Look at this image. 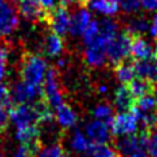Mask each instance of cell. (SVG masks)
Here are the masks:
<instances>
[{"label":"cell","mask_w":157,"mask_h":157,"mask_svg":"<svg viewBox=\"0 0 157 157\" xmlns=\"http://www.w3.org/2000/svg\"><path fill=\"white\" fill-rule=\"evenodd\" d=\"M47 63L42 56L27 53L21 63V78L22 81L35 86H42L47 73Z\"/></svg>","instance_id":"1"},{"label":"cell","mask_w":157,"mask_h":157,"mask_svg":"<svg viewBox=\"0 0 157 157\" xmlns=\"http://www.w3.org/2000/svg\"><path fill=\"white\" fill-rule=\"evenodd\" d=\"M132 38L134 36L127 30H123L106 44V60L110 65H120L130 56Z\"/></svg>","instance_id":"2"},{"label":"cell","mask_w":157,"mask_h":157,"mask_svg":"<svg viewBox=\"0 0 157 157\" xmlns=\"http://www.w3.org/2000/svg\"><path fill=\"white\" fill-rule=\"evenodd\" d=\"M9 91H10L12 101L16 105H18V104H31V103H35V101H38V100L43 99L42 86L31 85V83H27V82L22 81V79L20 82H16Z\"/></svg>","instance_id":"3"},{"label":"cell","mask_w":157,"mask_h":157,"mask_svg":"<svg viewBox=\"0 0 157 157\" xmlns=\"http://www.w3.org/2000/svg\"><path fill=\"white\" fill-rule=\"evenodd\" d=\"M108 126H109L110 134L120 138V136L135 134L139 127V121L131 110L122 112V113H118L110 120Z\"/></svg>","instance_id":"4"},{"label":"cell","mask_w":157,"mask_h":157,"mask_svg":"<svg viewBox=\"0 0 157 157\" xmlns=\"http://www.w3.org/2000/svg\"><path fill=\"white\" fill-rule=\"evenodd\" d=\"M43 99L48 103L51 108H57L64 103L63 92L59 86V77L55 68H49L46 73V78L43 82Z\"/></svg>","instance_id":"5"},{"label":"cell","mask_w":157,"mask_h":157,"mask_svg":"<svg viewBox=\"0 0 157 157\" xmlns=\"http://www.w3.org/2000/svg\"><path fill=\"white\" fill-rule=\"evenodd\" d=\"M70 18L71 14L66 9L65 5H57V7L48 10L46 22L48 24L52 33L60 36H65L70 29Z\"/></svg>","instance_id":"6"},{"label":"cell","mask_w":157,"mask_h":157,"mask_svg":"<svg viewBox=\"0 0 157 157\" xmlns=\"http://www.w3.org/2000/svg\"><path fill=\"white\" fill-rule=\"evenodd\" d=\"M149 131L142 130L140 132L131 134V135L120 136L116 142V149L122 156L130 157L135 151L138 149H147V142H148Z\"/></svg>","instance_id":"7"},{"label":"cell","mask_w":157,"mask_h":157,"mask_svg":"<svg viewBox=\"0 0 157 157\" xmlns=\"http://www.w3.org/2000/svg\"><path fill=\"white\" fill-rule=\"evenodd\" d=\"M18 10L10 2H0V38L10 35L18 27Z\"/></svg>","instance_id":"8"},{"label":"cell","mask_w":157,"mask_h":157,"mask_svg":"<svg viewBox=\"0 0 157 157\" xmlns=\"http://www.w3.org/2000/svg\"><path fill=\"white\" fill-rule=\"evenodd\" d=\"M9 120L17 128L27 125H36L38 116L33 104H18L12 106L9 112Z\"/></svg>","instance_id":"9"},{"label":"cell","mask_w":157,"mask_h":157,"mask_svg":"<svg viewBox=\"0 0 157 157\" xmlns=\"http://www.w3.org/2000/svg\"><path fill=\"white\" fill-rule=\"evenodd\" d=\"M85 134L92 144H104L110 138V130L106 122L94 120L86 123Z\"/></svg>","instance_id":"10"},{"label":"cell","mask_w":157,"mask_h":157,"mask_svg":"<svg viewBox=\"0 0 157 157\" xmlns=\"http://www.w3.org/2000/svg\"><path fill=\"white\" fill-rule=\"evenodd\" d=\"M18 12L30 22H46L48 10L44 9L36 0H20Z\"/></svg>","instance_id":"11"},{"label":"cell","mask_w":157,"mask_h":157,"mask_svg":"<svg viewBox=\"0 0 157 157\" xmlns=\"http://www.w3.org/2000/svg\"><path fill=\"white\" fill-rule=\"evenodd\" d=\"M85 60L92 68H100V66H103L106 60V44L101 40H99V39H96L91 44L86 46Z\"/></svg>","instance_id":"12"},{"label":"cell","mask_w":157,"mask_h":157,"mask_svg":"<svg viewBox=\"0 0 157 157\" xmlns=\"http://www.w3.org/2000/svg\"><path fill=\"white\" fill-rule=\"evenodd\" d=\"M130 56L135 61L152 59L155 56V47L143 36H134L131 42Z\"/></svg>","instance_id":"13"},{"label":"cell","mask_w":157,"mask_h":157,"mask_svg":"<svg viewBox=\"0 0 157 157\" xmlns=\"http://www.w3.org/2000/svg\"><path fill=\"white\" fill-rule=\"evenodd\" d=\"M91 13L86 8H79L71 14L70 18V29L69 33L73 36H82L83 31L91 22Z\"/></svg>","instance_id":"14"},{"label":"cell","mask_w":157,"mask_h":157,"mask_svg":"<svg viewBox=\"0 0 157 157\" xmlns=\"http://www.w3.org/2000/svg\"><path fill=\"white\" fill-rule=\"evenodd\" d=\"M135 98L132 96L131 91L128 90L127 85H122L114 94V108L122 113V112H130L135 105Z\"/></svg>","instance_id":"15"},{"label":"cell","mask_w":157,"mask_h":157,"mask_svg":"<svg viewBox=\"0 0 157 157\" xmlns=\"http://www.w3.org/2000/svg\"><path fill=\"white\" fill-rule=\"evenodd\" d=\"M134 68L138 78L142 79H147L153 82L155 85L157 83V73H156V61L155 57L148 60H140L134 63Z\"/></svg>","instance_id":"16"},{"label":"cell","mask_w":157,"mask_h":157,"mask_svg":"<svg viewBox=\"0 0 157 157\" xmlns=\"http://www.w3.org/2000/svg\"><path fill=\"white\" fill-rule=\"evenodd\" d=\"M64 51V42L63 36H60L55 33L48 34L43 40V53L48 57H56L60 56Z\"/></svg>","instance_id":"17"},{"label":"cell","mask_w":157,"mask_h":157,"mask_svg":"<svg viewBox=\"0 0 157 157\" xmlns=\"http://www.w3.org/2000/svg\"><path fill=\"white\" fill-rule=\"evenodd\" d=\"M99 22V40L104 42L105 44H108L112 39H113L117 34H118V24L112 20L110 17L101 18Z\"/></svg>","instance_id":"18"},{"label":"cell","mask_w":157,"mask_h":157,"mask_svg":"<svg viewBox=\"0 0 157 157\" xmlns=\"http://www.w3.org/2000/svg\"><path fill=\"white\" fill-rule=\"evenodd\" d=\"M56 121L59 122V125L63 128H70L74 127L77 123V114L68 104L63 103L56 108Z\"/></svg>","instance_id":"19"},{"label":"cell","mask_w":157,"mask_h":157,"mask_svg":"<svg viewBox=\"0 0 157 157\" xmlns=\"http://www.w3.org/2000/svg\"><path fill=\"white\" fill-rule=\"evenodd\" d=\"M127 87L131 91L132 96L135 98V100L143 98L148 94L156 92V86H155L153 82L147 81V79H142V78H138V77L128 83Z\"/></svg>","instance_id":"20"},{"label":"cell","mask_w":157,"mask_h":157,"mask_svg":"<svg viewBox=\"0 0 157 157\" xmlns=\"http://www.w3.org/2000/svg\"><path fill=\"white\" fill-rule=\"evenodd\" d=\"M90 7L92 10L98 13H101L106 17L114 16L120 9V2L118 0H92L90 3Z\"/></svg>","instance_id":"21"},{"label":"cell","mask_w":157,"mask_h":157,"mask_svg":"<svg viewBox=\"0 0 157 157\" xmlns=\"http://www.w3.org/2000/svg\"><path fill=\"white\" fill-rule=\"evenodd\" d=\"M149 24L151 21L144 17V16H136V17L130 18V21L127 22L126 30L130 33L132 36H143L149 30Z\"/></svg>","instance_id":"22"},{"label":"cell","mask_w":157,"mask_h":157,"mask_svg":"<svg viewBox=\"0 0 157 157\" xmlns=\"http://www.w3.org/2000/svg\"><path fill=\"white\" fill-rule=\"evenodd\" d=\"M39 134H40V130H39L38 125H27V126L17 127L16 138H17L18 142H21V144H26L39 140Z\"/></svg>","instance_id":"23"},{"label":"cell","mask_w":157,"mask_h":157,"mask_svg":"<svg viewBox=\"0 0 157 157\" xmlns=\"http://www.w3.org/2000/svg\"><path fill=\"white\" fill-rule=\"evenodd\" d=\"M114 73L116 77L122 85H128L132 79L136 78V73L135 68H134V63H121L120 65L114 66Z\"/></svg>","instance_id":"24"},{"label":"cell","mask_w":157,"mask_h":157,"mask_svg":"<svg viewBox=\"0 0 157 157\" xmlns=\"http://www.w3.org/2000/svg\"><path fill=\"white\" fill-rule=\"evenodd\" d=\"M70 145L77 152H88V149L91 148V142L86 136V134H83L79 130H75L70 139Z\"/></svg>","instance_id":"25"},{"label":"cell","mask_w":157,"mask_h":157,"mask_svg":"<svg viewBox=\"0 0 157 157\" xmlns=\"http://www.w3.org/2000/svg\"><path fill=\"white\" fill-rule=\"evenodd\" d=\"M88 153L91 157H120L118 151L116 148H112L106 143L91 144V148L88 149Z\"/></svg>","instance_id":"26"},{"label":"cell","mask_w":157,"mask_h":157,"mask_svg":"<svg viewBox=\"0 0 157 157\" xmlns=\"http://www.w3.org/2000/svg\"><path fill=\"white\" fill-rule=\"evenodd\" d=\"M94 117L99 121H103V122H106L109 123L110 120L113 118V108L106 104V103H100L98 104L96 106H95L94 109Z\"/></svg>","instance_id":"27"},{"label":"cell","mask_w":157,"mask_h":157,"mask_svg":"<svg viewBox=\"0 0 157 157\" xmlns=\"http://www.w3.org/2000/svg\"><path fill=\"white\" fill-rule=\"evenodd\" d=\"M99 36V22L98 21H91L90 25L86 27V30L83 31L82 34V39L85 42L86 46L91 44L92 42H95Z\"/></svg>","instance_id":"28"},{"label":"cell","mask_w":157,"mask_h":157,"mask_svg":"<svg viewBox=\"0 0 157 157\" xmlns=\"http://www.w3.org/2000/svg\"><path fill=\"white\" fill-rule=\"evenodd\" d=\"M64 155H65L64 148L61 147V144L56 143L42 148L36 153V157H64Z\"/></svg>","instance_id":"29"},{"label":"cell","mask_w":157,"mask_h":157,"mask_svg":"<svg viewBox=\"0 0 157 157\" xmlns=\"http://www.w3.org/2000/svg\"><path fill=\"white\" fill-rule=\"evenodd\" d=\"M147 152L149 157H157V131H149L147 142Z\"/></svg>","instance_id":"30"},{"label":"cell","mask_w":157,"mask_h":157,"mask_svg":"<svg viewBox=\"0 0 157 157\" xmlns=\"http://www.w3.org/2000/svg\"><path fill=\"white\" fill-rule=\"evenodd\" d=\"M120 7L126 13H135L140 8V0H118Z\"/></svg>","instance_id":"31"},{"label":"cell","mask_w":157,"mask_h":157,"mask_svg":"<svg viewBox=\"0 0 157 157\" xmlns=\"http://www.w3.org/2000/svg\"><path fill=\"white\" fill-rule=\"evenodd\" d=\"M7 63H8V49L0 44V83H2V81L5 77Z\"/></svg>","instance_id":"32"},{"label":"cell","mask_w":157,"mask_h":157,"mask_svg":"<svg viewBox=\"0 0 157 157\" xmlns=\"http://www.w3.org/2000/svg\"><path fill=\"white\" fill-rule=\"evenodd\" d=\"M12 108H4L0 106V134L5 131V128L8 126V121H9V112Z\"/></svg>","instance_id":"33"},{"label":"cell","mask_w":157,"mask_h":157,"mask_svg":"<svg viewBox=\"0 0 157 157\" xmlns=\"http://www.w3.org/2000/svg\"><path fill=\"white\" fill-rule=\"evenodd\" d=\"M140 7L147 12L157 10V0H140Z\"/></svg>","instance_id":"34"},{"label":"cell","mask_w":157,"mask_h":157,"mask_svg":"<svg viewBox=\"0 0 157 157\" xmlns=\"http://www.w3.org/2000/svg\"><path fill=\"white\" fill-rule=\"evenodd\" d=\"M149 35L152 36L155 40H157V13H155L151 18V24H149Z\"/></svg>","instance_id":"35"},{"label":"cell","mask_w":157,"mask_h":157,"mask_svg":"<svg viewBox=\"0 0 157 157\" xmlns=\"http://www.w3.org/2000/svg\"><path fill=\"white\" fill-rule=\"evenodd\" d=\"M36 2L46 10H51L52 8L56 7V0H36Z\"/></svg>","instance_id":"36"},{"label":"cell","mask_w":157,"mask_h":157,"mask_svg":"<svg viewBox=\"0 0 157 157\" xmlns=\"http://www.w3.org/2000/svg\"><path fill=\"white\" fill-rule=\"evenodd\" d=\"M130 157H149V155H148V152L145 149H138Z\"/></svg>","instance_id":"37"},{"label":"cell","mask_w":157,"mask_h":157,"mask_svg":"<svg viewBox=\"0 0 157 157\" xmlns=\"http://www.w3.org/2000/svg\"><path fill=\"white\" fill-rule=\"evenodd\" d=\"M60 2H61V5H69L77 2H82V0H60Z\"/></svg>","instance_id":"38"},{"label":"cell","mask_w":157,"mask_h":157,"mask_svg":"<svg viewBox=\"0 0 157 157\" xmlns=\"http://www.w3.org/2000/svg\"><path fill=\"white\" fill-rule=\"evenodd\" d=\"M153 57H157V40H156V44H155V56Z\"/></svg>","instance_id":"39"},{"label":"cell","mask_w":157,"mask_h":157,"mask_svg":"<svg viewBox=\"0 0 157 157\" xmlns=\"http://www.w3.org/2000/svg\"><path fill=\"white\" fill-rule=\"evenodd\" d=\"M92 0H82V3H91Z\"/></svg>","instance_id":"40"},{"label":"cell","mask_w":157,"mask_h":157,"mask_svg":"<svg viewBox=\"0 0 157 157\" xmlns=\"http://www.w3.org/2000/svg\"><path fill=\"white\" fill-rule=\"evenodd\" d=\"M155 61H156V73H157V57H155Z\"/></svg>","instance_id":"41"},{"label":"cell","mask_w":157,"mask_h":157,"mask_svg":"<svg viewBox=\"0 0 157 157\" xmlns=\"http://www.w3.org/2000/svg\"><path fill=\"white\" fill-rule=\"evenodd\" d=\"M0 157H4V156H3V155H2V153H0Z\"/></svg>","instance_id":"42"},{"label":"cell","mask_w":157,"mask_h":157,"mask_svg":"<svg viewBox=\"0 0 157 157\" xmlns=\"http://www.w3.org/2000/svg\"><path fill=\"white\" fill-rule=\"evenodd\" d=\"M9 2H16V0H9Z\"/></svg>","instance_id":"43"},{"label":"cell","mask_w":157,"mask_h":157,"mask_svg":"<svg viewBox=\"0 0 157 157\" xmlns=\"http://www.w3.org/2000/svg\"><path fill=\"white\" fill-rule=\"evenodd\" d=\"M0 2H2V0H0Z\"/></svg>","instance_id":"44"}]
</instances>
